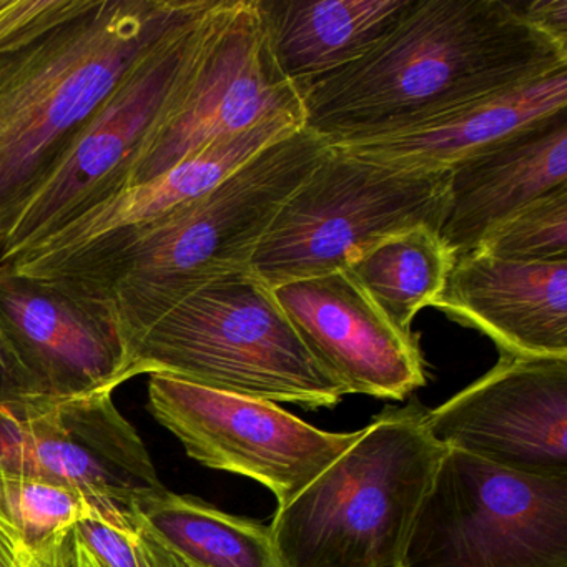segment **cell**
<instances>
[{
    "instance_id": "cell-1",
    "label": "cell",
    "mask_w": 567,
    "mask_h": 567,
    "mask_svg": "<svg viewBox=\"0 0 567 567\" xmlns=\"http://www.w3.org/2000/svg\"><path fill=\"white\" fill-rule=\"evenodd\" d=\"M567 68V49L507 0H416L367 55L298 87L303 128L371 141Z\"/></svg>"
},
{
    "instance_id": "cell-2",
    "label": "cell",
    "mask_w": 567,
    "mask_h": 567,
    "mask_svg": "<svg viewBox=\"0 0 567 567\" xmlns=\"http://www.w3.org/2000/svg\"><path fill=\"white\" fill-rule=\"evenodd\" d=\"M214 0H64L0 45V247L128 72Z\"/></svg>"
},
{
    "instance_id": "cell-18",
    "label": "cell",
    "mask_w": 567,
    "mask_h": 567,
    "mask_svg": "<svg viewBox=\"0 0 567 567\" xmlns=\"http://www.w3.org/2000/svg\"><path fill=\"white\" fill-rule=\"evenodd\" d=\"M566 109L567 68H563L474 99L404 131L333 148L396 171L451 172Z\"/></svg>"
},
{
    "instance_id": "cell-9",
    "label": "cell",
    "mask_w": 567,
    "mask_h": 567,
    "mask_svg": "<svg viewBox=\"0 0 567 567\" xmlns=\"http://www.w3.org/2000/svg\"><path fill=\"white\" fill-rule=\"evenodd\" d=\"M0 476L65 484L125 516L167 489L111 391L0 404Z\"/></svg>"
},
{
    "instance_id": "cell-27",
    "label": "cell",
    "mask_w": 567,
    "mask_h": 567,
    "mask_svg": "<svg viewBox=\"0 0 567 567\" xmlns=\"http://www.w3.org/2000/svg\"><path fill=\"white\" fill-rule=\"evenodd\" d=\"M41 396L34 381L6 341L4 334L0 333V404Z\"/></svg>"
},
{
    "instance_id": "cell-15",
    "label": "cell",
    "mask_w": 567,
    "mask_h": 567,
    "mask_svg": "<svg viewBox=\"0 0 567 567\" xmlns=\"http://www.w3.org/2000/svg\"><path fill=\"white\" fill-rule=\"evenodd\" d=\"M274 293L311 357L348 394L401 401L426 383L416 338L350 271L278 285Z\"/></svg>"
},
{
    "instance_id": "cell-5",
    "label": "cell",
    "mask_w": 567,
    "mask_h": 567,
    "mask_svg": "<svg viewBox=\"0 0 567 567\" xmlns=\"http://www.w3.org/2000/svg\"><path fill=\"white\" fill-rule=\"evenodd\" d=\"M127 381L167 374L270 403L333 408L347 391L317 363L274 288L251 270L192 293L127 350Z\"/></svg>"
},
{
    "instance_id": "cell-28",
    "label": "cell",
    "mask_w": 567,
    "mask_h": 567,
    "mask_svg": "<svg viewBox=\"0 0 567 567\" xmlns=\"http://www.w3.org/2000/svg\"><path fill=\"white\" fill-rule=\"evenodd\" d=\"M0 567H35L14 534L0 520Z\"/></svg>"
},
{
    "instance_id": "cell-6",
    "label": "cell",
    "mask_w": 567,
    "mask_h": 567,
    "mask_svg": "<svg viewBox=\"0 0 567 567\" xmlns=\"http://www.w3.org/2000/svg\"><path fill=\"white\" fill-rule=\"evenodd\" d=\"M230 0L148 52L99 109L0 247V267L125 190L138 162L184 105Z\"/></svg>"
},
{
    "instance_id": "cell-7",
    "label": "cell",
    "mask_w": 567,
    "mask_h": 567,
    "mask_svg": "<svg viewBox=\"0 0 567 567\" xmlns=\"http://www.w3.org/2000/svg\"><path fill=\"white\" fill-rule=\"evenodd\" d=\"M450 172H410L328 148L287 198L251 258L268 287L347 270L378 241L413 227L441 230Z\"/></svg>"
},
{
    "instance_id": "cell-10",
    "label": "cell",
    "mask_w": 567,
    "mask_h": 567,
    "mask_svg": "<svg viewBox=\"0 0 567 567\" xmlns=\"http://www.w3.org/2000/svg\"><path fill=\"white\" fill-rule=\"evenodd\" d=\"M148 401L155 420L181 440L192 460L257 481L274 493L278 507L293 501L361 436V430H318L270 401L167 374H151Z\"/></svg>"
},
{
    "instance_id": "cell-12",
    "label": "cell",
    "mask_w": 567,
    "mask_h": 567,
    "mask_svg": "<svg viewBox=\"0 0 567 567\" xmlns=\"http://www.w3.org/2000/svg\"><path fill=\"white\" fill-rule=\"evenodd\" d=\"M303 118L300 91L281 74L255 0H230L190 94L138 162L131 185L147 184L215 142L261 122Z\"/></svg>"
},
{
    "instance_id": "cell-20",
    "label": "cell",
    "mask_w": 567,
    "mask_h": 567,
    "mask_svg": "<svg viewBox=\"0 0 567 567\" xmlns=\"http://www.w3.org/2000/svg\"><path fill=\"white\" fill-rule=\"evenodd\" d=\"M454 261L440 230L421 225L378 241L347 270L390 321L411 331L417 311L440 297Z\"/></svg>"
},
{
    "instance_id": "cell-13",
    "label": "cell",
    "mask_w": 567,
    "mask_h": 567,
    "mask_svg": "<svg viewBox=\"0 0 567 567\" xmlns=\"http://www.w3.org/2000/svg\"><path fill=\"white\" fill-rule=\"evenodd\" d=\"M427 434L504 470L567 476V358L503 354L493 370L436 410Z\"/></svg>"
},
{
    "instance_id": "cell-17",
    "label": "cell",
    "mask_w": 567,
    "mask_h": 567,
    "mask_svg": "<svg viewBox=\"0 0 567 567\" xmlns=\"http://www.w3.org/2000/svg\"><path fill=\"white\" fill-rule=\"evenodd\" d=\"M567 185V109L517 132L450 172L440 235L454 258L537 198Z\"/></svg>"
},
{
    "instance_id": "cell-11",
    "label": "cell",
    "mask_w": 567,
    "mask_h": 567,
    "mask_svg": "<svg viewBox=\"0 0 567 567\" xmlns=\"http://www.w3.org/2000/svg\"><path fill=\"white\" fill-rule=\"evenodd\" d=\"M300 128L303 118L284 115L215 142L161 177L118 192L4 267L52 284H79L138 238L190 207L255 155Z\"/></svg>"
},
{
    "instance_id": "cell-4",
    "label": "cell",
    "mask_w": 567,
    "mask_h": 567,
    "mask_svg": "<svg viewBox=\"0 0 567 567\" xmlns=\"http://www.w3.org/2000/svg\"><path fill=\"white\" fill-rule=\"evenodd\" d=\"M423 408H388L270 523L281 567H404L444 454Z\"/></svg>"
},
{
    "instance_id": "cell-25",
    "label": "cell",
    "mask_w": 567,
    "mask_h": 567,
    "mask_svg": "<svg viewBox=\"0 0 567 567\" xmlns=\"http://www.w3.org/2000/svg\"><path fill=\"white\" fill-rule=\"evenodd\" d=\"M64 0H0V45L41 24Z\"/></svg>"
},
{
    "instance_id": "cell-19",
    "label": "cell",
    "mask_w": 567,
    "mask_h": 567,
    "mask_svg": "<svg viewBox=\"0 0 567 567\" xmlns=\"http://www.w3.org/2000/svg\"><path fill=\"white\" fill-rule=\"evenodd\" d=\"M271 54L295 85L367 55L416 0H255Z\"/></svg>"
},
{
    "instance_id": "cell-24",
    "label": "cell",
    "mask_w": 567,
    "mask_h": 567,
    "mask_svg": "<svg viewBox=\"0 0 567 567\" xmlns=\"http://www.w3.org/2000/svg\"><path fill=\"white\" fill-rule=\"evenodd\" d=\"M75 537L107 567H198L154 533L138 514L94 509L78 524Z\"/></svg>"
},
{
    "instance_id": "cell-3",
    "label": "cell",
    "mask_w": 567,
    "mask_h": 567,
    "mask_svg": "<svg viewBox=\"0 0 567 567\" xmlns=\"http://www.w3.org/2000/svg\"><path fill=\"white\" fill-rule=\"evenodd\" d=\"M328 148L327 142L300 128L255 155L85 280L55 285L78 297L111 303L128 350L195 291L250 270L255 250L281 205Z\"/></svg>"
},
{
    "instance_id": "cell-16",
    "label": "cell",
    "mask_w": 567,
    "mask_h": 567,
    "mask_svg": "<svg viewBox=\"0 0 567 567\" xmlns=\"http://www.w3.org/2000/svg\"><path fill=\"white\" fill-rule=\"evenodd\" d=\"M434 308L477 328L503 354L567 358V258H456Z\"/></svg>"
},
{
    "instance_id": "cell-29",
    "label": "cell",
    "mask_w": 567,
    "mask_h": 567,
    "mask_svg": "<svg viewBox=\"0 0 567 567\" xmlns=\"http://www.w3.org/2000/svg\"><path fill=\"white\" fill-rule=\"evenodd\" d=\"M74 567H107L79 537H75Z\"/></svg>"
},
{
    "instance_id": "cell-22",
    "label": "cell",
    "mask_w": 567,
    "mask_h": 567,
    "mask_svg": "<svg viewBox=\"0 0 567 567\" xmlns=\"http://www.w3.org/2000/svg\"><path fill=\"white\" fill-rule=\"evenodd\" d=\"M92 511L87 497L65 484L0 476V520L35 567H74L75 527Z\"/></svg>"
},
{
    "instance_id": "cell-8",
    "label": "cell",
    "mask_w": 567,
    "mask_h": 567,
    "mask_svg": "<svg viewBox=\"0 0 567 567\" xmlns=\"http://www.w3.org/2000/svg\"><path fill=\"white\" fill-rule=\"evenodd\" d=\"M404 567H567V476L516 473L444 451Z\"/></svg>"
},
{
    "instance_id": "cell-14",
    "label": "cell",
    "mask_w": 567,
    "mask_h": 567,
    "mask_svg": "<svg viewBox=\"0 0 567 567\" xmlns=\"http://www.w3.org/2000/svg\"><path fill=\"white\" fill-rule=\"evenodd\" d=\"M0 333L42 396L104 393L127 381L114 307L0 267Z\"/></svg>"
},
{
    "instance_id": "cell-26",
    "label": "cell",
    "mask_w": 567,
    "mask_h": 567,
    "mask_svg": "<svg viewBox=\"0 0 567 567\" xmlns=\"http://www.w3.org/2000/svg\"><path fill=\"white\" fill-rule=\"evenodd\" d=\"M507 2L524 22L567 49V0H534V2L507 0Z\"/></svg>"
},
{
    "instance_id": "cell-21",
    "label": "cell",
    "mask_w": 567,
    "mask_h": 567,
    "mask_svg": "<svg viewBox=\"0 0 567 567\" xmlns=\"http://www.w3.org/2000/svg\"><path fill=\"white\" fill-rule=\"evenodd\" d=\"M137 514L198 567H281L270 527L198 497L165 489Z\"/></svg>"
},
{
    "instance_id": "cell-23",
    "label": "cell",
    "mask_w": 567,
    "mask_h": 567,
    "mask_svg": "<svg viewBox=\"0 0 567 567\" xmlns=\"http://www.w3.org/2000/svg\"><path fill=\"white\" fill-rule=\"evenodd\" d=\"M474 251L511 261L567 258V185L501 221Z\"/></svg>"
}]
</instances>
